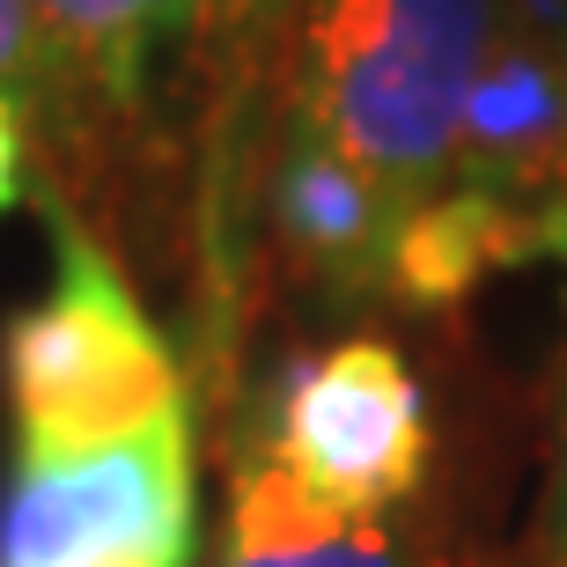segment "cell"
Masks as SVG:
<instances>
[{"mask_svg":"<svg viewBox=\"0 0 567 567\" xmlns=\"http://www.w3.org/2000/svg\"><path fill=\"white\" fill-rule=\"evenodd\" d=\"M494 30L502 0H310L288 111L421 207L450 177L464 96Z\"/></svg>","mask_w":567,"mask_h":567,"instance_id":"cell-1","label":"cell"},{"mask_svg":"<svg viewBox=\"0 0 567 567\" xmlns=\"http://www.w3.org/2000/svg\"><path fill=\"white\" fill-rule=\"evenodd\" d=\"M0 377L16 413V464L89 457L185 413L169 339L74 214H60L52 236V288L0 339Z\"/></svg>","mask_w":567,"mask_h":567,"instance_id":"cell-2","label":"cell"},{"mask_svg":"<svg viewBox=\"0 0 567 567\" xmlns=\"http://www.w3.org/2000/svg\"><path fill=\"white\" fill-rule=\"evenodd\" d=\"M251 457L274 464L317 516L377 524L421 502L435 421L391 339H339L274 377Z\"/></svg>","mask_w":567,"mask_h":567,"instance_id":"cell-3","label":"cell"},{"mask_svg":"<svg viewBox=\"0 0 567 567\" xmlns=\"http://www.w3.org/2000/svg\"><path fill=\"white\" fill-rule=\"evenodd\" d=\"M192 530V413H169L89 457L16 464L0 502V567H185Z\"/></svg>","mask_w":567,"mask_h":567,"instance_id":"cell-4","label":"cell"},{"mask_svg":"<svg viewBox=\"0 0 567 567\" xmlns=\"http://www.w3.org/2000/svg\"><path fill=\"white\" fill-rule=\"evenodd\" d=\"M442 185L480 192L538 229V251L560 258L567 207V30L502 8L472 96H464L457 155Z\"/></svg>","mask_w":567,"mask_h":567,"instance_id":"cell-5","label":"cell"},{"mask_svg":"<svg viewBox=\"0 0 567 567\" xmlns=\"http://www.w3.org/2000/svg\"><path fill=\"white\" fill-rule=\"evenodd\" d=\"M413 199L377 185L369 169L332 147L317 126L280 118L266 163V229L288 274H302L324 302H391V251Z\"/></svg>","mask_w":567,"mask_h":567,"instance_id":"cell-6","label":"cell"},{"mask_svg":"<svg viewBox=\"0 0 567 567\" xmlns=\"http://www.w3.org/2000/svg\"><path fill=\"white\" fill-rule=\"evenodd\" d=\"M221 567H464L450 546L405 530L399 516L377 524H347V516H317L274 464L251 450L236 457L229 486V553Z\"/></svg>","mask_w":567,"mask_h":567,"instance_id":"cell-7","label":"cell"},{"mask_svg":"<svg viewBox=\"0 0 567 567\" xmlns=\"http://www.w3.org/2000/svg\"><path fill=\"white\" fill-rule=\"evenodd\" d=\"M0 96L44 126H60V82H52V52H44L30 0H0Z\"/></svg>","mask_w":567,"mask_h":567,"instance_id":"cell-8","label":"cell"},{"mask_svg":"<svg viewBox=\"0 0 567 567\" xmlns=\"http://www.w3.org/2000/svg\"><path fill=\"white\" fill-rule=\"evenodd\" d=\"M30 199V111L0 96V214Z\"/></svg>","mask_w":567,"mask_h":567,"instance_id":"cell-9","label":"cell"},{"mask_svg":"<svg viewBox=\"0 0 567 567\" xmlns=\"http://www.w3.org/2000/svg\"><path fill=\"white\" fill-rule=\"evenodd\" d=\"M538 546H546V567H567V413H560V450H553V486H546Z\"/></svg>","mask_w":567,"mask_h":567,"instance_id":"cell-10","label":"cell"},{"mask_svg":"<svg viewBox=\"0 0 567 567\" xmlns=\"http://www.w3.org/2000/svg\"><path fill=\"white\" fill-rule=\"evenodd\" d=\"M280 0H207V22H258V16H274Z\"/></svg>","mask_w":567,"mask_h":567,"instance_id":"cell-11","label":"cell"},{"mask_svg":"<svg viewBox=\"0 0 567 567\" xmlns=\"http://www.w3.org/2000/svg\"><path fill=\"white\" fill-rule=\"evenodd\" d=\"M502 8H516V16H530V22H553V30H567V0H502Z\"/></svg>","mask_w":567,"mask_h":567,"instance_id":"cell-12","label":"cell"},{"mask_svg":"<svg viewBox=\"0 0 567 567\" xmlns=\"http://www.w3.org/2000/svg\"><path fill=\"white\" fill-rule=\"evenodd\" d=\"M560 266H567V207H560Z\"/></svg>","mask_w":567,"mask_h":567,"instance_id":"cell-13","label":"cell"}]
</instances>
